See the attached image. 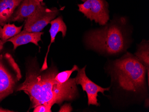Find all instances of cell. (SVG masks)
Segmentation results:
<instances>
[{
	"label": "cell",
	"mask_w": 149,
	"mask_h": 112,
	"mask_svg": "<svg viewBox=\"0 0 149 112\" xmlns=\"http://www.w3.org/2000/svg\"><path fill=\"white\" fill-rule=\"evenodd\" d=\"M135 56L141 63L146 69L148 85L149 83V41L143 40L139 46L138 51L135 53Z\"/></svg>",
	"instance_id": "12"
},
{
	"label": "cell",
	"mask_w": 149,
	"mask_h": 112,
	"mask_svg": "<svg viewBox=\"0 0 149 112\" xmlns=\"http://www.w3.org/2000/svg\"><path fill=\"white\" fill-rule=\"evenodd\" d=\"M79 70L78 67L76 65H74L73 67L71 70L64 71L58 73L55 77V80L60 83H64L69 80L70 76L72 75L73 72L74 71H78Z\"/></svg>",
	"instance_id": "14"
},
{
	"label": "cell",
	"mask_w": 149,
	"mask_h": 112,
	"mask_svg": "<svg viewBox=\"0 0 149 112\" xmlns=\"http://www.w3.org/2000/svg\"><path fill=\"white\" fill-rule=\"evenodd\" d=\"M86 66L82 69H79L74 81L77 84H80L83 90L86 92L88 96V104L99 106L98 103V93L100 92L104 94L105 91H109L110 87L104 88L94 83L86 76L85 72Z\"/></svg>",
	"instance_id": "7"
},
{
	"label": "cell",
	"mask_w": 149,
	"mask_h": 112,
	"mask_svg": "<svg viewBox=\"0 0 149 112\" xmlns=\"http://www.w3.org/2000/svg\"><path fill=\"white\" fill-rule=\"evenodd\" d=\"M13 112V111H10V110H7V109H4L0 107V112Z\"/></svg>",
	"instance_id": "18"
},
{
	"label": "cell",
	"mask_w": 149,
	"mask_h": 112,
	"mask_svg": "<svg viewBox=\"0 0 149 112\" xmlns=\"http://www.w3.org/2000/svg\"><path fill=\"white\" fill-rule=\"evenodd\" d=\"M58 10L49 9L42 4L32 15L25 20L24 30L30 32L41 31L56 17Z\"/></svg>",
	"instance_id": "6"
},
{
	"label": "cell",
	"mask_w": 149,
	"mask_h": 112,
	"mask_svg": "<svg viewBox=\"0 0 149 112\" xmlns=\"http://www.w3.org/2000/svg\"><path fill=\"white\" fill-rule=\"evenodd\" d=\"M0 26V38L3 41L6 42L8 39L19 34L21 31L23 26H17L14 24L6 23L3 26Z\"/></svg>",
	"instance_id": "13"
},
{
	"label": "cell",
	"mask_w": 149,
	"mask_h": 112,
	"mask_svg": "<svg viewBox=\"0 0 149 112\" xmlns=\"http://www.w3.org/2000/svg\"><path fill=\"white\" fill-rule=\"evenodd\" d=\"M33 112H51V109L44 104L37 105L33 109Z\"/></svg>",
	"instance_id": "15"
},
{
	"label": "cell",
	"mask_w": 149,
	"mask_h": 112,
	"mask_svg": "<svg viewBox=\"0 0 149 112\" xmlns=\"http://www.w3.org/2000/svg\"><path fill=\"white\" fill-rule=\"evenodd\" d=\"M51 28L49 30L50 36H51V42L48 46V50L46 53V56L44 59V63L42 65V67L40 70V72H42L48 68L47 63V58L48 56V53L50 51V47L52 43L55 42V39L58 33L62 32L63 37L64 38L66 35L67 27L66 24L64 23L61 17H58L56 19H53L50 22Z\"/></svg>",
	"instance_id": "10"
},
{
	"label": "cell",
	"mask_w": 149,
	"mask_h": 112,
	"mask_svg": "<svg viewBox=\"0 0 149 112\" xmlns=\"http://www.w3.org/2000/svg\"><path fill=\"white\" fill-rule=\"evenodd\" d=\"M23 0H0V26H3L11 19L16 9Z\"/></svg>",
	"instance_id": "11"
},
{
	"label": "cell",
	"mask_w": 149,
	"mask_h": 112,
	"mask_svg": "<svg viewBox=\"0 0 149 112\" xmlns=\"http://www.w3.org/2000/svg\"><path fill=\"white\" fill-rule=\"evenodd\" d=\"M72 110V108L70 104H65L60 107L58 112H70Z\"/></svg>",
	"instance_id": "16"
},
{
	"label": "cell",
	"mask_w": 149,
	"mask_h": 112,
	"mask_svg": "<svg viewBox=\"0 0 149 112\" xmlns=\"http://www.w3.org/2000/svg\"><path fill=\"white\" fill-rule=\"evenodd\" d=\"M81 1H84H84H86V0H81Z\"/></svg>",
	"instance_id": "20"
},
{
	"label": "cell",
	"mask_w": 149,
	"mask_h": 112,
	"mask_svg": "<svg viewBox=\"0 0 149 112\" xmlns=\"http://www.w3.org/2000/svg\"><path fill=\"white\" fill-rule=\"evenodd\" d=\"M58 72L51 69L42 74L29 70L24 82L17 91H23L29 96L32 107L42 104L52 108L54 104H61L64 101H72L78 95L74 78H69L64 83L55 80Z\"/></svg>",
	"instance_id": "1"
},
{
	"label": "cell",
	"mask_w": 149,
	"mask_h": 112,
	"mask_svg": "<svg viewBox=\"0 0 149 112\" xmlns=\"http://www.w3.org/2000/svg\"><path fill=\"white\" fill-rule=\"evenodd\" d=\"M121 26L113 22L102 29L91 31L86 35L87 45L93 50L109 55L124 51L128 46V40Z\"/></svg>",
	"instance_id": "3"
},
{
	"label": "cell",
	"mask_w": 149,
	"mask_h": 112,
	"mask_svg": "<svg viewBox=\"0 0 149 112\" xmlns=\"http://www.w3.org/2000/svg\"><path fill=\"white\" fill-rule=\"evenodd\" d=\"M42 4L38 0H23L12 17L13 22H21L26 20Z\"/></svg>",
	"instance_id": "8"
},
{
	"label": "cell",
	"mask_w": 149,
	"mask_h": 112,
	"mask_svg": "<svg viewBox=\"0 0 149 112\" xmlns=\"http://www.w3.org/2000/svg\"><path fill=\"white\" fill-rule=\"evenodd\" d=\"M78 6L79 11L87 18L101 26L105 25L109 19L108 4L105 0H86Z\"/></svg>",
	"instance_id": "5"
},
{
	"label": "cell",
	"mask_w": 149,
	"mask_h": 112,
	"mask_svg": "<svg viewBox=\"0 0 149 112\" xmlns=\"http://www.w3.org/2000/svg\"><path fill=\"white\" fill-rule=\"evenodd\" d=\"M38 1H39L40 3H41L42 4H44L43 2V0H38Z\"/></svg>",
	"instance_id": "19"
},
{
	"label": "cell",
	"mask_w": 149,
	"mask_h": 112,
	"mask_svg": "<svg viewBox=\"0 0 149 112\" xmlns=\"http://www.w3.org/2000/svg\"><path fill=\"white\" fill-rule=\"evenodd\" d=\"M6 42L3 41L2 40H0V51H1L3 49V46L4 44L6 43Z\"/></svg>",
	"instance_id": "17"
},
{
	"label": "cell",
	"mask_w": 149,
	"mask_h": 112,
	"mask_svg": "<svg viewBox=\"0 0 149 112\" xmlns=\"http://www.w3.org/2000/svg\"><path fill=\"white\" fill-rule=\"evenodd\" d=\"M43 32H30L25 30L20 32L19 34L8 39L13 45V50H15L19 46L29 43H32L38 46V42L41 40V36Z\"/></svg>",
	"instance_id": "9"
},
{
	"label": "cell",
	"mask_w": 149,
	"mask_h": 112,
	"mask_svg": "<svg viewBox=\"0 0 149 112\" xmlns=\"http://www.w3.org/2000/svg\"><path fill=\"white\" fill-rule=\"evenodd\" d=\"M111 73L118 88L125 93L139 94L146 91V69L130 53L115 61Z\"/></svg>",
	"instance_id": "2"
},
{
	"label": "cell",
	"mask_w": 149,
	"mask_h": 112,
	"mask_svg": "<svg viewBox=\"0 0 149 112\" xmlns=\"http://www.w3.org/2000/svg\"><path fill=\"white\" fill-rule=\"evenodd\" d=\"M18 65L10 54H0V102L12 94L21 78Z\"/></svg>",
	"instance_id": "4"
}]
</instances>
